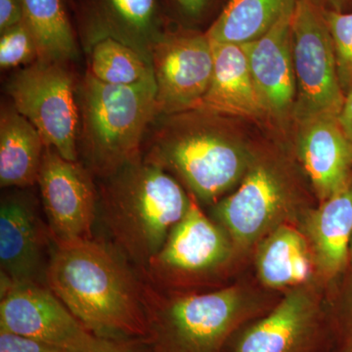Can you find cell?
I'll return each instance as SVG.
<instances>
[{
    "label": "cell",
    "instance_id": "obj_12",
    "mask_svg": "<svg viewBox=\"0 0 352 352\" xmlns=\"http://www.w3.org/2000/svg\"><path fill=\"white\" fill-rule=\"evenodd\" d=\"M0 330L39 340L65 352L94 344L95 337L47 287L10 285L2 289Z\"/></svg>",
    "mask_w": 352,
    "mask_h": 352
},
{
    "label": "cell",
    "instance_id": "obj_17",
    "mask_svg": "<svg viewBox=\"0 0 352 352\" xmlns=\"http://www.w3.org/2000/svg\"><path fill=\"white\" fill-rule=\"evenodd\" d=\"M210 43L214 71L208 91L197 110L247 119L265 116L242 44Z\"/></svg>",
    "mask_w": 352,
    "mask_h": 352
},
{
    "label": "cell",
    "instance_id": "obj_19",
    "mask_svg": "<svg viewBox=\"0 0 352 352\" xmlns=\"http://www.w3.org/2000/svg\"><path fill=\"white\" fill-rule=\"evenodd\" d=\"M45 145L38 129L16 108L0 117V185L27 187L38 183Z\"/></svg>",
    "mask_w": 352,
    "mask_h": 352
},
{
    "label": "cell",
    "instance_id": "obj_28",
    "mask_svg": "<svg viewBox=\"0 0 352 352\" xmlns=\"http://www.w3.org/2000/svg\"><path fill=\"white\" fill-rule=\"evenodd\" d=\"M69 352H152L144 340H109L97 338L94 344L80 351Z\"/></svg>",
    "mask_w": 352,
    "mask_h": 352
},
{
    "label": "cell",
    "instance_id": "obj_30",
    "mask_svg": "<svg viewBox=\"0 0 352 352\" xmlns=\"http://www.w3.org/2000/svg\"><path fill=\"white\" fill-rule=\"evenodd\" d=\"M340 322L344 352H352V280L347 288L346 300L340 311Z\"/></svg>",
    "mask_w": 352,
    "mask_h": 352
},
{
    "label": "cell",
    "instance_id": "obj_18",
    "mask_svg": "<svg viewBox=\"0 0 352 352\" xmlns=\"http://www.w3.org/2000/svg\"><path fill=\"white\" fill-rule=\"evenodd\" d=\"M316 317L317 305L310 292L294 289L243 333L236 352H300L314 332Z\"/></svg>",
    "mask_w": 352,
    "mask_h": 352
},
{
    "label": "cell",
    "instance_id": "obj_23",
    "mask_svg": "<svg viewBox=\"0 0 352 352\" xmlns=\"http://www.w3.org/2000/svg\"><path fill=\"white\" fill-rule=\"evenodd\" d=\"M23 7L39 61L64 63L76 56L75 36L62 0H23Z\"/></svg>",
    "mask_w": 352,
    "mask_h": 352
},
{
    "label": "cell",
    "instance_id": "obj_6",
    "mask_svg": "<svg viewBox=\"0 0 352 352\" xmlns=\"http://www.w3.org/2000/svg\"><path fill=\"white\" fill-rule=\"evenodd\" d=\"M292 34L296 120L300 122L321 115L339 117L346 96L338 76L332 36L318 0H298Z\"/></svg>",
    "mask_w": 352,
    "mask_h": 352
},
{
    "label": "cell",
    "instance_id": "obj_15",
    "mask_svg": "<svg viewBox=\"0 0 352 352\" xmlns=\"http://www.w3.org/2000/svg\"><path fill=\"white\" fill-rule=\"evenodd\" d=\"M298 124V154L319 200H327L352 175V142L338 116H317Z\"/></svg>",
    "mask_w": 352,
    "mask_h": 352
},
{
    "label": "cell",
    "instance_id": "obj_14",
    "mask_svg": "<svg viewBox=\"0 0 352 352\" xmlns=\"http://www.w3.org/2000/svg\"><path fill=\"white\" fill-rule=\"evenodd\" d=\"M50 231L34 206L20 197H9L0 207V265L6 285L39 284Z\"/></svg>",
    "mask_w": 352,
    "mask_h": 352
},
{
    "label": "cell",
    "instance_id": "obj_11",
    "mask_svg": "<svg viewBox=\"0 0 352 352\" xmlns=\"http://www.w3.org/2000/svg\"><path fill=\"white\" fill-rule=\"evenodd\" d=\"M38 183L50 239H91L98 193L89 171L45 147Z\"/></svg>",
    "mask_w": 352,
    "mask_h": 352
},
{
    "label": "cell",
    "instance_id": "obj_8",
    "mask_svg": "<svg viewBox=\"0 0 352 352\" xmlns=\"http://www.w3.org/2000/svg\"><path fill=\"white\" fill-rule=\"evenodd\" d=\"M157 85L159 116L197 110L214 71L207 34L180 31L161 34L150 47Z\"/></svg>",
    "mask_w": 352,
    "mask_h": 352
},
{
    "label": "cell",
    "instance_id": "obj_2",
    "mask_svg": "<svg viewBox=\"0 0 352 352\" xmlns=\"http://www.w3.org/2000/svg\"><path fill=\"white\" fill-rule=\"evenodd\" d=\"M100 214L113 245L139 270L186 214L190 196L168 171L139 156L105 178Z\"/></svg>",
    "mask_w": 352,
    "mask_h": 352
},
{
    "label": "cell",
    "instance_id": "obj_33",
    "mask_svg": "<svg viewBox=\"0 0 352 352\" xmlns=\"http://www.w3.org/2000/svg\"><path fill=\"white\" fill-rule=\"evenodd\" d=\"M349 263L352 266V238L351 242V247H349Z\"/></svg>",
    "mask_w": 352,
    "mask_h": 352
},
{
    "label": "cell",
    "instance_id": "obj_21",
    "mask_svg": "<svg viewBox=\"0 0 352 352\" xmlns=\"http://www.w3.org/2000/svg\"><path fill=\"white\" fill-rule=\"evenodd\" d=\"M296 2L298 0H229L206 34L212 43H252L295 8Z\"/></svg>",
    "mask_w": 352,
    "mask_h": 352
},
{
    "label": "cell",
    "instance_id": "obj_13",
    "mask_svg": "<svg viewBox=\"0 0 352 352\" xmlns=\"http://www.w3.org/2000/svg\"><path fill=\"white\" fill-rule=\"evenodd\" d=\"M296 8V7H295ZM295 8L244 47L252 80L265 116L282 118L294 111L296 85L292 21Z\"/></svg>",
    "mask_w": 352,
    "mask_h": 352
},
{
    "label": "cell",
    "instance_id": "obj_27",
    "mask_svg": "<svg viewBox=\"0 0 352 352\" xmlns=\"http://www.w3.org/2000/svg\"><path fill=\"white\" fill-rule=\"evenodd\" d=\"M0 352H65L39 340L0 330Z\"/></svg>",
    "mask_w": 352,
    "mask_h": 352
},
{
    "label": "cell",
    "instance_id": "obj_4",
    "mask_svg": "<svg viewBox=\"0 0 352 352\" xmlns=\"http://www.w3.org/2000/svg\"><path fill=\"white\" fill-rule=\"evenodd\" d=\"M168 117L145 159L175 173L197 200L214 203L244 177L251 166L247 153L210 126L212 113L193 110Z\"/></svg>",
    "mask_w": 352,
    "mask_h": 352
},
{
    "label": "cell",
    "instance_id": "obj_31",
    "mask_svg": "<svg viewBox=\"0 0 352 352\" xmlns=\"http://www.w3.org/2000/svg\"><path fill=\"white\" fill-rule=\"evenodd\" d=\"M339 120L342 129L352 142V94L346 97Z\"/></svg>",
    "mask_w": 352,
    "mask_h": 352
},
{
    "label": "cell",
    "instance_id": "obj_34",
    "mask_svg": "<svg viewBox=\"0 0 352 352\" xmlns=\"http://www.w3.org/2000/svg\"><path fill=\"white\" fill-rule=\"evenodd\" d=\"M328 1H330L331 3H333V4H339L340 2L342 1V0H328Z\"/></svg>",
    "mask_w": 352,
    "mask_h": 352
},
{
    "label": "cell",
    "instance_id": "obj_26",
    "mask_svg": "<svg viewBox=\"0 0 352 352\" xmlns=\"http://www.w3.org/2000/svg\"><path fill=\"white\" fill-rule=\"evenodd\" d=\"M38 60V48L24 21L14 25L0 36V66L1 69L32 65Z\"/></svg>",
    "mask_w": 352,
    "mask_h": 352
},
{
    "label": "cell",
    "instance_id": "obj_20",
    "mask_svg": "<svg viewBox=\"0 0 352 352\" xmlns=\"http://www.w3.org/2000/svg\"><path fill=\"white\" fill-rule=\"evenodd\" d=\"M256 258L258 276L270 288L305 283L315 266L305 236L287 224L278 226L259 241Z\"/></svg>",
    "mask_w": 352,
    "mask_h": 352
},
{
    "label": "cell",
    "instance_id": "obj_3",
    "mask_svg": "<svg viewBox=\"0 0 352 352\" xmlns=\"http://www.w3.org/2000/svg\"><path fill=\"white\" fill-rule=\"evenodd\" d=\"M80 106L85 159L92 173L107 178L140 156L146 129L159 117L155 76L112 85L88 72Z\"/></svg>",
    "mask_w": 352,
    "mask_h": 352
},
{
    "label": "cell",
    "instance_id": "obj_10",
    "mask_svg": "<svg viewBox=\"0 0 352 352\" xmlns=\"http://www.w3.org/2000/svg\"><path fill=\"white\" fill-rule=\"evenodd\" d=\"M293 212L288 185L268 164H252L239 188L214 208L215 219L232 241L245 250L258 243Z\"/></svg>",
    "mask_w": 352,
    "mask_h": 352
},
{
    "label": "cell",
    "instance_id": "obj_29",
    "mask_svg": "<svg viewBox=\"0 0 352 352\" xmlns=\"http://www.w3.org/2000/svg\"><path fill=\"white\" fill-rule=\"evenodd\" d=\"M24 21L23 0H0V34Z\"/></svg>",
    "mask_w": 352,
    "mask_h": 352
},
{
    "label": "cell",
    "instance_id": "obj_5",
    "mask_svg": "<svg viewBox=\"0 0 352 352\" xmlns=\"http://www.w3.org/2000/svg\"><path fill=\"white\" fill-rule=\"evenodd\" d=\"M143 281L152 352H219L247 310L244 295L233 287L166 298Z\"/></svg>",
    "mask_w": 352,
    "mask_h": 352
},
{
    "label": "cell",
    "instance_id": "obj_16",
    "mask_svg": "<svg viewBox=\"0 0 352 352\" xmlns=\"http://www.w3.org/2000/svg\"><path fill=\"white\" fill-rule=\"evenodd\" d=\"M303 235L321 275L333 279L346 270L352 238V175L339 191L305 217Z\"/></svg>",
    "mask_w": 352,
    "mask_h": 352
},
{
    "label": "cell",
    "instance_id": "obj_9",
    "mask_svg": "<svg viewBox=\"0 0 352 352\" xmlns=\"http://www.w3.org/2000/svg\"><path fill=\"white\" fill-rule=\"evenodd\" d=\"M190 196L186 214L171 229L161 251L141 271L146 281L164 286L212 274L228 263L234 245Z\"/></svg>",
    "mask_w": 352,
    "mask_h": 352
},
{
    "label": "cell",
    "instance_id": "obj_22",
    "mask_svg": "<svg viewBox=\"0 0 352 352\" xmlns=\"http://www.w3.org/2000/svg\"><path fill=\"white\" fill-rule=\"evenodd\" d=\"M157 9V0H96L97 38L113 36L150 55L152 43L161 34Z\"/></svg>",
    "mask_w": 352,
    "mask_h": 352
},
{
    "label": "cell",
    "instance_id": "obj_24",
    "mask_svg": "<svg viewBox=\"0 0 352 352\" xmlns=\"http://www.w3.org/2000/svg\"><path fill=\"white\" fill-rule=\"evenodd\" d=\"M89 73L112 85H135L154 76L149 54L113 36L95 41Z\"/></svg>",
    "mask_w": 352,
    "mask_h": 352
},
{
    "label": "cell",
    "instance_id": "obj_25",
    "mask_svg": "<svg viewBox=\"0 0 352 352\" xmlns=\"http://www.w3.org/2000/svg\"><path fill=\"white\" fill-rule=\"evenodd\" d=\"M332 36L338 76L344 96L352 94V12L324 8Z\"/></svg>",
    "mask_w": 352,
    "mask_h": 352
},
{
    "label": "cell",
    "instance_id": "obj_1",
    "mask_svg": "<svg viewBox=\"0 0 352 352\" xmlns=\"http://www.w3.org/2000/svg\"><path fill=\"white\" fill-rule=\"evenodd\" d=\"M52 242L44 280L78 320L95 337L146 342L144 281L131 263L92 238Z\"/></svg>",
    "mask_w": 352,
    "mask_h": 352
},
{
    "label": "cell",
    "instance_id": "obj_32",
    "mask_svg": "<svg viewBox=\"0 0 352 352\" xmlns=\"http://www.w3.org/2000/svg\"><path fill=\"white\" fill-rule=\"evenodd\" d=\"M208 0H177L178 4L182 6L185 12L190 15H198L207 4Z\"/></svg>",
    "mask_w": 352,
    "mask_h": 352
},
{
    "label": "cell",
    "instance_id": "obj_7",
    "mask_svg": "<svg viewBox=\"0 0 352 352\" xmlns=\"http://www.w3.org/2000/svg\"><path fill=\"white\" fill-rule=\"evenodd\" d=\"M63 64L38 60L13 76L7 91L16 110L38 129L45 147L76 162L80 108L73 76Z\"/></svg>",
    "mask_w": 352,
    "mask_h": 352
}]
</instances>
